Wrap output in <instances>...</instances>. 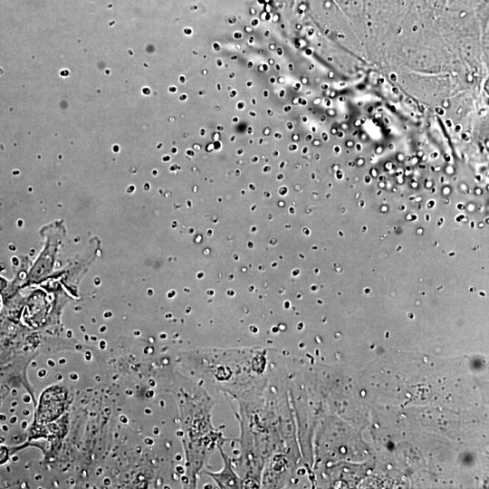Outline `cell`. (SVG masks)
<instances>
[{
    "label": "cell",
    "instance_id": "obj_1",
    "mask_svg": "<svg viewBox=\"0 0 489 489\" xmlns=\"http://www.w3.org/2000/svg\"><path fill=\"white\" fill-rule=\"evenodd\" d=\"M236 107L240 110L244 109V101H239L237 104H236Z\"/></svg>",
    "mask_w": 489,
    "mask_h": 489
},
{
    "label": "cell",
    "instance_id": "obj_2",
    "mask_svg": "<svg viewBox=\"0 0 489 489\" xmlns=\"http://www.w3.org/2000/svg\"><path fill=\"white\" fill-rule=\"evenodd\" d=\"M257 24H258V20H257V19H254V20L251 22V24L254 25V26L257 25Z\"/></svg>",
    "mask_w": 489,
    "mask_h": 489
},
{
    "label": "cell",
    "instance_id": "obj_3",
    "mask_svg": "<svg viewBox=\"0 0 489 489\" xmlns=\"http://www.w3.org/2000/svg\"><path fill=\"white\" fill-rule=\"evenodd\" d=\"M214 49L216 51L220 50L219 44L217 43H214Z\"/></svg>",
    "mask_w": 489,
    "mask_h": 489
},
{
    "label": "cell",
    "instance_id": "obj_4",
    "mask_svg": "<svg viewBox=\"0 0 489 489\" xmlns=\"http://www.w3.org/2000/svg\"><path fill=\"white\" fill-rule=\"evenodd\" d=\"M234 36H235V37H239V38H240V37H242V34H237V32H235V33L234 34Z\"/></svg>",
    "mask_w": 489,
    "mask_h": 489
},
{
    "label": "cell",
    "instance_id": "obj_5",
    "mask_svg": "<svg viewBox=\"0 0 489 489\" xmlns=\"http://www.w3.org/2000/svg\"><path fill=\"white\" fill-rule=\"evenodd\" d=\"M264 97H267V96H268V91H267L266 90L264 91Z\"/></svg>",
    "mask_w": 489,
    "mask_h": 489
},
{
    "label": "cell",
    "instance_id": "obj_6",
    "mask_svg": "<svg viewBox=\"0 0 489 489\" xmlns=\"http://www.w3.org/2000/svg\"><path fill=\"white\" fill-rule=\"evenodd\" d=\"M216 62H217V64H218L219 66H222L221 60L218 59Z\"/></svg>",
    "mask_w": 489,
    "mask_h": 489
},
{
    "label": "cell",
    "instance_id": "obj_7",
    "mask_svg": "<svg viewBox=\"0 0 489 489\" xmlns=\"http://www.w3.org/2000/svg\"><path fill=\"white\" fill-rule=\"evenodd\" d=\"M233 91V92L231 93V96H232V97H234V96H235V95L236 94V92H235V90H234V91Z\"/></svg>",
    "mask_w": 489,
    "mask_h": 489
},
{
    "label": "cell",
    "instance_id": "obj_8",
    "mask_svg": "<svg viewBox=\"0 0 489 489\" xmlns=\"http://www.w3.org/2000/svg\"><path fill=\"white\" fill-rule=\"evenodd\" d=\"M251 85H253V82H248L247 86H251Z\"/></svg>",
    "mask_w": 489,
    "mask_h": 489
},
{
    "label": "cell",
    "instance_id": "obj_9",
    "mask_svg": "<svg viewBox=\"0 0 489 489\" xmlns=\"http://www.w3.org/2000/svg\"><path fill=\"white\" fill-rule=\"evenodd\" d=\"M249 114H250V115H253V116L255 115L254 111H252V110L249 112Z\"/></svg>",
    "mask_w": 489,
    "mask_h": 489
},
{
    "label": "cell",
    "instance_id": "obj_10",
    "mask_svg": "<svg viewBox=\"0 0 489 489\" xmlns=\"http://www.w3.org/2000/svg\"><path fill=\"white\" fill-rule=\"evenodd\" d=\"M270 82H275V79H274V78H271V79H270Z\"/></svg>",
    "mask_w": 489,
    "mask_h": 489
},
{
    "label": "cell",
    "instance_id": "obj_11",
    "mask_svg": "<svg viewBox=\"0 0 489 489\" xmlns=\"http://www.w3.org/2000/svg\"><path fill=\"white\" fill-rule=\"evenodd\" d=\"M250 12H251V14H254V13H255V12H254V9H251Z\"/></svg>",
    "mask_w": 489,
    "mask_h": 489
},
{
    "label": "cell",
    "instance_id": "obj_12",
    "mask_svg": "<svg viewBox=\"0 0 489 489\" xmlns=\"http://www.w3.org/2000/svg\"><path fill=\"white\" fill-rule=\"evenodd\" d=\"M253 41H254V38H253V37H250L249 42H250V43H251V42L253 43Z\"/></svg>",
    "mask_w": 489,
    "mask_h": 489
},
{
    "label": "cell",
    "instance_id": "obj_13",
    "mask_svg": "<svg viewBox=\"0 0 489 489\" xmlns=\"http://www.w3.org/2000/svg\"><path fill=\"white\" fill-rule=\"evenodd\" d=\"M251 66L253 67V62H250V63L248 64V67H251Z\"/></svg>",
    "mask_w": 489,
    "mask_h": 489
},
{
    "label": "cell",
    "instance_id": "obj_14",
    "mask_svg": "<svg viewBox=\"0 0 489 489\" xmlns=\"http://www.w3.org/2000/svg\"><path fill=\"white\" fill-rule=\"evenodd\" d=\"M234 121H238V118H234Z\"/></svg>",
    "mask_w": 489,
    "mask_h": 489
},
{
    "label": "cell",
    "instance_id": "obj_15",
    "mask_svg": "<svg viewBox=\"0 0 489 489\" xmlns=\"http://www.w3.org/2000/svg\"><path fill=\"white\" fill-rule=\"evenodd\" d=\"M268 113H269V114H273L272 111H271V110H268Z\"/></svg>",
    "mask_w": 489,
    "mask_h": 489
},
{
    "label": "cell",
    "instance_id": "obj_16",
    "mask_svg": "<svg viewBox=\"0 0 489 489\" xmlns=\"http://www.w3.org/2000/svg\"><path fill=\"white\" fill-rule=\"evenodd\" d=\"M271 49H274V45H271Z\"/></svg>",
    "mask_w": 489,
    "mask_h": 489
}]
</instances>
